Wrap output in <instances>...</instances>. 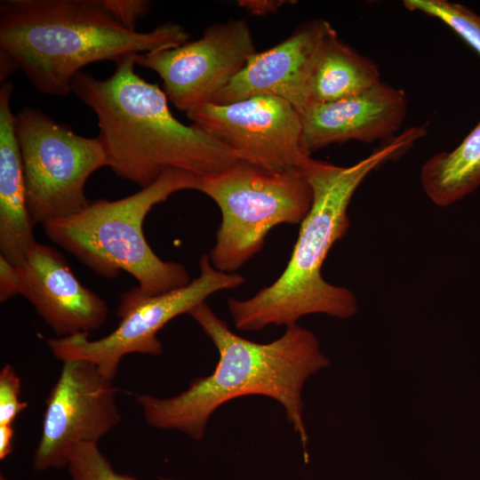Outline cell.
<instances>
[{"mask_svg":"<svg viewBox=\"0 0 480 480\" xmlns=\"http://www.w3.org/2000/svg\"><path fill=\"white\" fill-rule=\"evenodd\" d=\"M425 135L422 126L409 127L350 166L311 157L308 160L300 172L312 188L313 202L300 223L284 270L254 296L228 300L238 330L258 331L271 324L287 326L310 314L347 319L356 313L355 294L325 281L321 272L323 264L333 244L348 232V208L357 188L371 172L404 155Z\"/></svg>","mask_w":480,"mask_h":480,"instance_id":"6da1fadb","label":"cell"},{"mask_svg":"<svg viewBox=\"0 0 480 480\" xmlns=\"http://www.w3.org/2000/svg\"><path fill=\"white\" fill-rule=\"evenodd\" d=\"M188 315L216 347L219 361L210 375L194 379L178 396L159 398L138 395L135 399L146 422L200 441L211 415L222 404L244 396H265L284 408L308 461L301 391L308 377L330 364L316 335L292 324L277 340L258 343L234 333L205 302Z\"/></svg>","mask_w":480,"mask_h":480,"instance_id":"7a4b0ae2","label":"cell"},{"mask_svg":"<svg viewBox=\"0 0 480 480\" xmlns=\"http://www.w3.org/2000/svg\"><path fill=\"white\" fill-rule=\"evenodd\" d=\"M189 37L174 22L128 29L100 0H2L0 81L20 70L38 92L66 97L91 63L175 48Z\"/></svg>","mask_w":480,"mask_h":480,"instance_id":"3957f363","label":"cell"},{"mask_svg":"<svg viewBox=\"0 0 480 480\" xmlns=\"http://www.w3.org/2000/svg\"><path fill=\"white\" fill-rule=\"evenodd\" d=\"M135 56L116 60L106 79L80 71L72 81V92L97 117L113 172L142 188L170 170L202 178L236 164L228 148L172 114L164 92L135 72Z\"/></svg>","mask_w":480,"mask_h":480,"instance_id":"277c9868","label":"cell"},{"mask_svg":"<svg viewBox=\"0 0 480 480\" xmlns=\"http://www.w3.org/2000/svg\"><path fill=\"white\" fill-rule=\"evenodd\" d=\"M198 188L199 177L170 170L134 194L117 200L91 202L76 214L44 223V230L51 241L95 274L113 278L124 270L136 279L138 286L121 296L119 315L143 299L190 282L181 263L164 261L153 252L142 227L155 205L175 192Z\"/></svg>","mask_w":480,"mask_h":480,"instance_id":"5b68a950","label":"cell"},{"mask_svg":"<svg viewBox=\"0 0 480 480\" xmlns=\"http://www.w3.org/2000/svg\"><path fill=\"white\" fill-rule=\"evenodd\" d=\"M198 190L221 212L216 243L209 256L216 269L235 273L264 246L280 224H299L308 214L313 191L300 172H275L238 160L199 178Z\"/></svg>","mask_w":480,"mask_h":480,"instance_id":"8992f818","label":"cell"},{"mask_svg":"<svg viewBox=\"0 0 480 480\" xmlns=\"http://www.w3.org/2000/svg\"><path fill=\"white\" fill-rule=\"evenodd\" d=\"M15 121L34 224L69 217L87 207L91 202L85 183L95 171L108 166L99 138L81 136L38 108L25 107Z\"/></svg>","mask_w":480,"mask_h":480,"instance_id":"52a82bcc","label":"cell"},{"mask_svg":"<svg viewBox=\"0 0 480 480\" xmlns=\"http://www.w3.org/2000/svg\"><path fill=\"white\" fill-rule=\"evenodd\" d=\"M200 275L188 284L143 299L117 315L121 321L112 332L90 340L89 333L48 338L52 355L62 363L85 360L95 364L107 378H116L123 357L132 353L160 356L163 345L157 332L173 318L190 311L216 292L235 289L245 281L236 273L213 268L209 256L199 261Z\"/></svg>","mask_w":480,"mask_h":480,"instance_id":"ba28073f","label":"cell"},{"mask_svg":"<svg viewBox=\"0 0 480 480\" xmlns=\"http://www.w3.org/2000/svg\"><path fill=\"white\" fill-rule=\"evenodd\" d=\"M189 120L228 148L238 160L275 172H300L311 157L300 112L287 100L259 95L227 104L206 103Z\"/></svg>","mask_w":480,"mask_h":480,"instance_id":"9c48e42d","label":"cell"},{"mask_svg":"<svg viewBox=\"0 0 480 480\" xmlns=\"http://www.w3.org/2000/svg\"><path fill=\"white\" fill-rule=\"evenodd\" d=\"M113 380L85 360L63 362L46 399L42 433L33 455V468H67L72 451L97 443L121 421Z\"/></svg>","mask_w":480,"mask_h":480,"instance_id":"30bf717a","label":"cell"},{"mask_svg":"<svg viewBox=\"0 0 480 480\" xmlns=\"http://www.w3.org/2000/svg\"><path fill=\"white\" fill-rule=\"evenodd\" d=\"M255 52L248 23L229 19L208 26L197 40L136 54L135 63L155 71L163 81L168 100L187 114L211 103Z\"/></svg>","mask_w":480,"mask_h":480,"instance_id":"8fae6325","label":"cell"},{"mask_svg":"<svg viewBox=\"0 0 480 480\" xmlns=\"http://www.w3.org/2000/svg\"><path fill=\"white\" fill-rule=\"evenodd\" d=\"M19 267L20 294L59 338L89 333L106 322V302L81 284L57 249L36 242Z\"/></svg>","mask_w":480,"mask_h":480,"instance_id":"7c38bea8","label":"cell"},{"mask_svg":"<svg viewBox=\"0 0 480 480\" xmlns=\"http://www.w3.org/2000/svg\"><path fill=\"white\" fill-rule=\"evenodd\" d=\"M407 106L404 90L382 82L349 98L308 106L300 113L304 148L311 155L332 143L387 141L403 125Z\"/></svg>","mask_w":480,"mask_h":480,"instance_id":"4fadbf2b","label":"cell"},{"mask_svg":"<svg viewBox=\"0 0 480 480\" xmlns=\"http://www.w3.org/2000/svg\"><path fill=\"white\" fill-rule=\"evenodd\" d=\"M329 22L309 20L273 47L252 54L244 68L211 103L227 104L259 95H271L302 109L306 70Z\"/></svg>","mask_w":480,"mask_h":480,"instance_id":"5bb4252c","label":"cell"},{"mask_svg":"<svg viewBox=\"0 0 480 480\" xmlns=\"http://www.w3.org/2000/svg\"><path fill=\"white\" fill-rule=\"evenodd\" d=\"M0 88V255L20 266L36 242L30 217L23 176L22 160L16 135V116L12 110L14 85Z\"/></svg>","mask_w":480,"mask_h":480,"instance_id":"9a60e30c","label":"cell"},{"mask_svg":"<svg viewBox=\"0 0 480 480\" xmlns=\"http://www.w3.org/2000/svg\"><path fill=\"white\" fill-rule=\"evenodd\" d=\"M380 82L377 64L343 42L329 23L306 70L301 111L357 95Z\"/></svg>","mask_w":480,"mask_h":480,"instance_id":"2e32d148","label":"cell"},{"mask_svg":"<svg viewBox=\"0 0 480 480\" xmlns=\"http://www.w3.org/2000/svg\"><path fill=\"white\" fill-rule=\"evenodd\" d=\"M428 197L448 206L480 186V121L453 150L429 157L420 170Z\"/></svg>","mask_w":480,"mask_h":480,"instance_id":"e0dca14e","label":"cell"},{"mask_svg":"<svg viewBox=\"0 0 480 480\" xmlns=\"http://www.w3.org/2000/svg\"><path fill=\"white\" fill-rule=\"evenodd\" d=\"M404 6L438 19L480 55V14L446 0H404Z\"/></svg>","mask_w":480,"mask_h":480,"instance_id":"ac0fdd59","label":"cell"},{"mask_svg":"<svg viewBox=\"0 0 480 480\" xmlns=\"http://www.w3.org/2000/svg\"><path fill=\"white\" fill-rule=\"evenodd\" d=\"M67 468L71 480H137L116 471L97 443H83L76 446Z\"/></svg>","mask_w":480,"mask_h":480,"instance_id":"d6986e66","label":"cell"},{"mask_svg":"<svg viewBox=\"0 0 480 480\" xmlns=\"http://www.w3.org/2000/svg\"><path fill=\"white\" fill-rule=\"evenodd\" d=\"M21 381L15 369L6 364L0 372V426L12 425L28 406L20 400Z\"/></svg>","mask_w":480,"mask_h":480,"instance_id":"ffe728a7","label":"cell"},{"mask_svg":"<svg viewBox=\"0 0 480 480\" xmlns=\"http://www.w3.org/2000/svg\"><path fill=\"white\" fill-rule=\"evenodd\" d=\"M108 12L124 27L136 30L138 20L147 15L150 2L145 0H100Z\"/></svg>","mask_w":480,"mask_h":480,"instance_id":"44dd1931","label":"cell"},{"mask_svg":"<svg viewBox=\"0 0 480 480\" xmlns=\"http://www.w3.org/2000/svg\"><path fill=\"white\" fill-rule=\"evenodd\" d=\"M22 276L19 266H15L0 255V301L20 294Z\"/></svg>","mask_w":480,"mask_h":480,"instance_id":"7402d4cb","label":"cell"},{"mask_svg":"<svg viewBox=\"0 0 480 480\" xmlns=\"http://www.w3.org/2000/svg\"><path fill=\"white\" fill-rule=\"evenodd\" d=\"M288 3L284 0H240L238 5L251 14L265 16L276 12L282 5Z\"/></svg>","mask_w":480,"mask_h":480,"instance_id":"603a6c76","label":"cell"},{"mask_svg":"<svg viewBox=\"0 0 480 480\" xmlns=\"http://www.w3.org/2000/svg\"><path fill=\"white\" fill-rule=\"evenodd\" d=\"M14 429L12 425L0 426V460L6 459L12 452Z\"/></svg>","mask_w":480,"mask_h":480,"instance_id":"cb8c5ba5","label":"cell"},{"mask_svg":"<svg viewBox=\"0 0 480 480\" xmlns=\"http://www.w3.org/2000/svg\"><path fill=\"white\" fill-rule=\"evenodd\" d=\"M0 480H7L6 477L1 473Z\"/></svg>","mask_w":480,"mask_h":480,"instance_id":"d4e9b609","label":"cell"},{"mask_svg":"<svg viewBox=\"0 0 480 480\" xmlns=\"http://www.w3.org/2000/svg\"><path fill=\"white\" fill-rule=\"evenodd\" d=\"M160 480H174V479H172V478H161Z\"/></svg>","mask_w":480,"mask_h":480,"instance_id":"484cf974","label":"cell"}]
</instances>
